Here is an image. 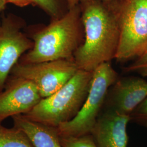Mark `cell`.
<instances>
[{"label":"cell","mask_w":147,"mask_h":147,"mask_svg":"<svg viewBox=\"0 0 147 147\" xmlns=\"http://www.w3.org/2000/svg\"><path fill=\"white\" fill-rule=\"evenodd\" d=\"M81 2L84 39L73 59L80 70L93 72L101 64L116 58L120 29L116 14L101 0Z\"/></svg>","instance_id":"obj_1"},{"label":"cell","mask_w":147,"mask_h":147,"mask_svg":"<svg viewBox=\"0 0 147 147\" xmlns=\"http://www.w3.org/2000/svg\"><path fill=\"white\" fill-rule=\"evenodd\" d=\"M81 11L79 5L33 35V47L25 53L19 63H36L59 59H73L82 44Z\"/></svg>","instance_id":"obj_2"},{"label":"cell","mask_w":147,"mask_h":147,"mask_svg":"<svg viewBox=\"0 0 147 147\" xmlns=\"http://www.w3.org/2000/svg\"><path fill=\"white\" fill-rule=\"evenodd\" d=\"M92 76L93 72L79 70L62 87L42 98L31 110L22 115L32 121L54 127L71 121L84 104Z\"/></svg>","instance_id":"obj_3"},{"label":"cell","mask_w":147,"mask_h":147,"mask_svg":"<svg viewBox=\"0 0 147 147\" xmlns=\"http://www.w3.org/2000/svg\"><path fill=\"white\" fill-rule=\"evenodd\" d=\"M118 78L110 62L101 64L95 69L82 109L73 119L57 127L59 135L80 136L90 134L102 111L108 90Z\"/></svg>","instance_id":"obj_4"},{"label":"cell","mask_w":147,"mask_h":147,"mask_svg":"<svg viewBox=\"0 0 147 147\" xmlns=\"http://www.w3.org/2000/svg\"><path fill=\"white\" fill-rule=\"evenodd\" d=\"M115 14L120 29L115 59L124 62L142 56L147 45V0H125Z\"/></svg>","instance_id":"obj_5"},{"label":"cell","mask_w":147,"mask_h":147,"mask_svg":"<svg viewBox=\"0 0 147 147\" xmlns=\"http://www.w3.org/2000/svg\"><path fill=\"white\" fill-rule=\"evenodd\" d=\"M80 70L73 59L36 63H17L11 76L26 79L34 84L42 98L62 87Z\"/></svg>","instance_id":"obj_6"},{"label":"cell","mask_w":147,"mask_h":147,"mask_svg":"<svg viewBox=\"0 0 147 147\" xmlns=\"http://www.w3.org/2000/svg\"><path fill=\"white\" fill-rule=\"evenodd\" d=\"M21 19L9 16L0 26V93L4 89L9 75L21 57L33 47V42L22 31Z\"/></svg>","instance_id":"obj_7"},{"label":"cell","mask_w":147,"mask_h":147,"mask_svg":"<svg viewBox=\"0 0 147 147\" xmlns=\"http://www.w3.org/2000/svg\"><path fill=\"white\" fill-rule=\"evenodd\" d=\"M42 99L36 86L26 79L11 76L0 93V123L25 115Z\"/></svg>","instance_id":"obj_8"},{"label":"cell","mask_w":147,"mask_h":147,"mask_svg":"<svg viewBox=\"0 0 147 147\" xmlns=\"http://www.w3.org/2000/svg\"><path fill=\"white\" fill-rule=\"evenodd\" d=\"M147 96V81L140 77L117 79L109 89L102 110L129 116Z\"/></svg>","instance_id":"obj_9"},{"label":"cell","mask_w":147,"mask_h":147,"mask_svg":"<svg viewBox=\"0 0 147 147\" xmlns=\"http://www.w3.org/2000/svg\"><path fill=\"white\" fill-rule=\"evenodd\" d=\"M129 122V116L102 110L90 132L97 147H127Z\"/></svg>","instance_id":"obj_10"},{"label":"cell","mask_w":147,"mask_h":147,"mask_svg":"<svg viewBox=\"0 0 147 147\" xmlns=\"http://www.w3.org/2000/svg\"><path fill=\"white\" fill-rule=\"evenodd\" d=\"M13 126L24 132L34 147H63L57 127L47 125L20 115L11 117Z\"/></svg>","instance_id":"obj_11"},{"label":"cell","mask_w":147,"mask_h":147,"mask_svg":"<svg viewBox=\"0 0 147 147\" xmlns=\"http://www.w3.org/2000/svg\"><path fill=\"white\" fill-rule=\"evenodd\" d=\"M0 147H34L26 134L13 126L7 127L0 123Z\"/></svg>","instance_id":"obj_12"},{"label":"cell","mask_w":147,"mask_h":147,"mask_svg":"<svg viewBox=\"0 0 147 147\" xmlns=\"http://www.w3.org/2000/svg\"><path fill=\"white\" fill-rule=\"evenodd\" d=\"M59 136L63 147H97L90 134L80 136Z\"/></svg>","instance_id":"obj_13"},{"label":"cell","mask_w":147,"mask_h":147,"mask_svg":"<svg viewBox=\"0 0 147 147\" xmlns=\"http://www.w3.org/2000/svg\"><path fill=\"white\" fill-rule=\"evenodd\" d=\"M129 117L130 122L147 129V96Z\"/></svg>","instance_id":"obj_14"},{"label":"cell","mask_w":147,"mask_h":147,"mask_svg":"<svg viewBox=\"0 0 147 147\" xmlns=\"http://www.w3.org/2000/svg\"><path fill=\"white\" fill-rule=\"evenodd\" d=\"M33 3L40 7L53 19L58 18L62 15L60 13L58 0H31Z\"/></svg>","instance_id":"obj_15"},{"label":"cell","mask_w":147,"mask_h":147,"mask_svg":"<svg viewBox=\"0 0 147 147\" xmlns=\"http://www.w3.org/2000/svg\"><path fill=\"white\" fill-rule=\"evenodd\" d=\"M126 73H136L147 77V53L136 58V61L124 69Z\"/></svg>","instance_id":"obj_16"},{"label":"cell","mask_w":147,"mask_h":147,"mask_svg":"<svg viewBox=\"0 0 147 147\" xmlns=\"http://www.w3.org/2000/svg\"><path fill=\"white\" fill-rule=\"evenodd\" d=\"M84 0H80V2ZM125 1V0H101L106 6L114 13Z\"/></svg>","instance_id":"obj_17"},{"label":"cell","mask_w":147,"mask_h":147,"mask_svg":"<svg viewBox=\"0 0 147 147\" xmlns=\"http://www.w3.org/2000/svg\"><path fill=\"white\" fill-rule=\"evenodd\" d=\"M7 2L20 7H26L33 3L31 0H7Z\"/></svg>","instance_id":"obj_18"},{"label":"cell","mask_w":147,"mask_h":147,"mask_svg":"<svg viewBox=\"0 0 147 147\" xmlns=\"http://www.w3.org/2000/svg\"><path fill=\"white\" fill-rule=\"evenodd\" d=\"M69 9L72 8L76 5H79L80 0H67Z\"/></svg>","instance_id":"obj_19"},{"label":"cell","mask_w":147,"mask_h":147,"mask_svg":"<svg viewBox=\"0 0 147 147\" xmlns=\"http://www.w3.org/2000/svg\"><path fill=\"white\" fill-rule=\"evenodd\" d=\"M7 3V0H0V11H3L5 8Z\"/></svg>","instance_id":"obj_20"},{"label":"cell","mask_w":147,"mask_h":147,"mask_svg":"<svg viewBox=\"0 0 147 147\" xmlns=\"http://www.w3.org/2000/svg\"><path fill=\"white\" fill-rule=\"evenodd\" d=\"M147 53V45L146 48V50H145V51H144V52L143 55H144V54H145V53Z\"/></svg>","instance_id":"obj_21"},{"label":"cell","mask_w":147,"mask_h":147,"mask_svg":"<svg viewBox=\"0 0 147 147\" xmlns=\"http://www.w3.org/2000/svg\"><path fill=\"white\" fill-rule=\"evenodd\" d=\"M1 11H0V12H1ZM1 21H2V20H0V26H1Z\"/></svg>","instance_id":"obj_22"}]
</instances>
